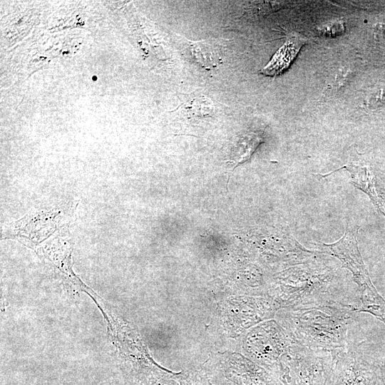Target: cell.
<instances>
[{"label":"cell","instance_id":"obj_1","mask_svg":"<svg viewBox=\"0 0 385 385\" xmlns=\"http://www.w3.org/2000/svg\"><path fill=\"white\" fill-rule=\"evenodd\" d=\"M357 307L332 301L284 308L282 326L294 343L302 347L333 354L350 344L348 331Z\"/></svg>","mask_w":385,"mask_h":385},{"label":"cell","instance_id":"obj_2","mask_svg":"<svg viewBox=\"0 0 385 385\" xmlns=\"http://www.w3.org/2000/svg\"><path fill=\"white\" fill-rule=\"evenodd\" d=\"M277 279L275 295L283 308L332 301L354 304L339 288L334 269L318 255L289 267Z\"/></svg>","mask_w":385,"mask_h":385},{"label":"cell","instance_id":"obj_3","mask_svg":"<svg viewBox=\"0 0 385 385\" xmlns=\"http://www.w3.org/2000/svg\"><path fill=\"white\" fill-rule=\"evenodd\" d=\"M359 227L349 223L343 236L331 244L317 242L319 251L337 258L342 267L352 274V279L359 290V310L366 311L384 300V297L374 287L368 270L364 262L358 246L357 235Z\"/></svg>","mask_w":385,"mask_h":385},{"label":"cell","instance_id":"obj_4","mask_svg":"<svg viewBox=\"0 0 385 385\" xmlns=\"http://www.w3.org/2000/svg\"><path fill=\"white\" fill-rule=\"evenodd\" d=\"M332 354L294 344L280 362L279 379L283 385H329Z\"/></svg>","mask_w":385,"mask_h":385},{"label":"cell","instance_id":"obj_5","mask_svg":"<svg viewBox=\"0 0 385 385\" xmlns=\"http://www.w3.org/2000/svg\"><path fill=\"white\" fill-rule=\"evenodd\" d=\"M333 366L329 385H383L378 369L366 345L350 343L332 354Z\"/></svg>","mask_w":385,"mask_h":385},{"label":"cell","instance_id":"obj_6","mask_svg":"<svg viewBox=\"0 0 385 385\" xmlns=\"http://www.w3.org/2000/svg\"><path fill=\"white\" fill-rule=\"evenodd\" d=\"M294 344L287 332L272 322L256 328L247 342L252 356L278 378L281 360Z\"/></svg>","mask_w":385,"mask_h":385},{"label":"cell","instance_id":"obj_7","mask_svg":"<svg viewBox=\"0 0 385 385\" xmlns=\"http://www.w3.org/2000/svg\"><path fill=\"white\" fill-rule=\"evenodd\" d=\"M342 169L349 172L351 183L366 194L375 207L385 217V198L377 190L376 178L370 165L356 150H351L344 165L327 174H319V176L324 178Z\"/></svg>","mask_w":385,"mask_h":385},{"label":"cell","instance_id":"obj_8","mask_svg":"<svg viewBox=\"0 0 385 385\" xmlns=\"http://www.w3.org/2000/svg\"><path fill=\"white\" fill-rule=\"evenodd\" d=\"M302 46L299 40L288 41L278 50L261 73L267 76L279 74L289 66Z\"/></svg>","mask_w":385,"mask_h":385},{"label":"cell","instance_id":"obj_9","mask_svg":"<svg viewBox=\"0 0 385 385\" xmlns=\"http://www.w3.org/2000/svg\"><path fill=\"white\" fill-rule=\"evenodd\" d=\"M261 142L262 138L255 133H250L244 136L240 144L242 153L237 163L239 164L249 159Z\"/></svg>","mask_w":385,"mask_h":385},{"label":"cell","instance_id":"obj_10","mask_svg":"<svg viewBox=\"0 0 385 385\" xmlns=\"http://www.w3.org/2000/svg\"><path fill=\"white\" fill-rule=\"evenodd\" d=\"M193 48L196 58L204 66H213L216 63L218 56L210 45L197 43Z\"/></svg>","mask_w":385,"mask_h":385},{"label":"cell","instance_id":"obj_11","mask_svg":"<svg viewBox=\"0 0 385 385\" xmlns=\"http://www.w3.org/2000/svg\"><path fill=\"white\" fill-rule=\"evenodd\" d=\"M214 110L212 101L205 96L193 98L188 106L190 113L197 115H210Z\"/></svg>","mask_w":385,"mask_h":385},{"label":"cell","instance_id":"obj_12","mask_svg":"<svg viewBox=\"0 0 385 385\" xmlns=\"http://www.w3.org/2000/svg\"><path fill=\"white\" fill-rule=\"evenodd\" d=\"M366 348L377 366L381 382L385 385V350L381 354H374L367 346Z\"/></svg>","mask_w":385,"mask_h":385},{"label":"cell","instance_id":"obj_13","mask_svg":"<svg viewBox=\"0 0 385 385\" xmlns=\"http://www.w3.org/2000/svg\"><path fill=\"white\" fill-rule=\"evenodd\" d=\"M161 385H200L199 384H196L192 382L190 380L188 379H183L180 381H171L169 382L164 383Z\"/></svg>","mask_w":385,"mask_h":385}]
</instances>
